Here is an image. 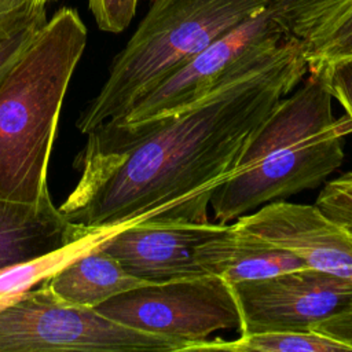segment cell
<instances>
[{"label":"cell","mask_w":352,"mask_h":352,"mask_svg":"<svg viewBox=\"0 0 352 352\" xmlns=\"http://www.w3.org/2000/svg\"><path fill=\"white\" fill-rule=\"evenodd\" d=\"M307 73L304 45L292 37L166 117L100 122L85 133L74 160L78 180L59 210L84 228L146 219L209 221L213 190Z\"/></svg>","instance_id":"cell-1"},{"label":"cell","mask_w":352,"mask_h":352,"mask_svg":"<svg viewBox=\"0 0 352 352\" xmlns=\"http://www.w3.org/2000/svg\"><path fill=\"white\" fill-rule=\"evenodd\" d=\"M282 98L243 151L234 173L209 199L219 223L326 182L344 161V140L352 133L346 114L336 118L333 96L320 72Z\"/></svg>","instance_id":"cell-2"},{"label":"cell","mask_w":352,"mask_h":352,"mask_svg":"<svg viewBox=\"0 0 352 352\" xmlns=\"http://www.w3.org/2000/svg\"><path fill=\"white\" fill-rule=\"evenodd\" d=\"M87 38L78 12L58 10L0 82V199L51 198L47 175L58 120Z\"/></svg>","instance_id":"cell-3"},{"label":"cell","mask_w":352,"mask_h":352,"mask_svg":"<svg viewBox=\"0 0 352 352\" xmlns=\"http://www.w3.org/2000/svg\"><path fill=\"white\" fill-rule=\"evenodd\" d=\"M270 0H153L124 50L114 58L100 91L76 120L85 135L120 118L143 95Z\"/></svg>","instance_id":"cell-4"},{"label":"cell","mask_w":352,"mask_h":352,"mask_svg":"<svg viewBox=\"0 0 352 352\" xmlns=\"http://www.w3.org/2000/svg\"><path fill=\"white\" fill-rule=\"evenodd\" d=\"M182 352L184 345L58 301L40 283L0 309V352Z\"/></svg>","instance_id":"cell-5"},{"label":"cell","mask_w":352,"mask_h":352,"mask_svg":"<svg viewBox=\"0 0 352 352\" xmlns=\"http://www.w3.org/2000/svg\"><path fill=\"white\" fill-rule=\"evenodd\" d=\"M301 3L270 0L261 11L219 37L114 120L131 125L143 124L195 102L241 66L296 37L293 22Z\"/></svg>","instance_id":"cell-6"},{"label":"cell","mask_w":352,"mask_h":352,"mask_svg":"<svg viewBox=\"0 0 352 352\" xmlns=\"http://www.w3.org/2000/svg\"><path fill=\"white\" fill-rule=\"evenodd\" d=\"M95 309L124 326L177 341L183 352L219 330L241 326L231 285L209 274L138 286Z\"/></svg>","instance_id":"cell-7"},{"label":"cell","mask_w":352,"mask_h":352,"mask_svg":"<svg viewBox=\"0 0 352 352\" xmlns=\"http://www.w3.org/2000/svg\"><path fill=\"white\" fill-rule=\"evenodd\" d=\"M241 334L312 331L352 301V280L311 267L231 285Z\"/></svg>","instance_id":"cell-8"},{"label":"cell","mask_w":352,"mask_h":352,"mask_svg":"<svg viewBox=\"0 0 352 352\" xmlns=\"http://www.w3.org/2000/svg\"><path fill=\"white\" fill-rule=\"evenodd\" d=\"M227 224L146 219L125 226L100 248L132 276L162 283L206 275L194 258L201 242L220 234Z\"/></svg>","instance_id":"cell-9"},{"label":"cell","mask_w":352,"mask_h":352,"mask_svg":"<svg viewBox=\"0 0 352 352\" xmlns=\"http://www.w3.org/2000/svg\"><path fill=\"white\" fill-rule=\"evenodd\" d=\"M234 224L294 253L311 268L352 280V235L316 205L276 199Z\"/></svg>","instance_id":"cell-10"},{"label":"cell","mask_w":352,"mask_h":352,"mask_svg":"<svg viewBox=\"0 0 352 352\" xmlns=\"http://www.w3.org/2000/svg\"><path fill=\"white\" fill-rule=\"evenodd\" d=\"M194 258L205 274L220 276L230 285L308 267L294 253L235 224H227L220 234L197 245Z\"/></svg>","instance_id":"cell-11"},{"label":"cell","mask_w":352,"mask_h":352,"mask_svg":"<svg viewBox=\"0 0 352 352\" xmlns=\"http://www.w3.org/2000/svg\"><path fill=\"white\" fill-rule=\"evenodd\" d=\"M88 230L70 223L51 198L41 204L0 199V270L55 250Z\"/></svg>","instance_id":"cell-12"},{"label":"cell","mask_w":352,"mask_h":352,"mask_svg":"<svg viewBox=\"0 0 352 352\" xmlns=\"http://www.w3.org/2000/svg\"><path fill=\"white\" fill-rule=\"evenodd\" d=\"M60 302L96 308L106 300L147 282L128 274L100 245L76 257L41 282Z\"/></svg>","instance_id":"cell-13"},{"label":"cell","mask_w":352,"mask_h":352,"mask_svg":"<svg viewBox=\"0 0 352 352\" xmlns=\"http://www.w3.org/2000/svg\"><path fill=\"white\" fill-rule=\"evenodd\" d=\"M293 34L304 45L308 72L352 56V0H305Z\"/></svg>","instance_id":"cell-14"},{"label":"cell","mask_w":352,"mask_h":352,"mask_svg":"<svg viewBox=\"0 0 352 352\" xmlns=\"http://www.w3.org/2000/svg\"><path fill=\"white\" fill-rule=\"evenodd\" d=\"M136 223V221H132ZM91 228L80 238L43 256L21 261L0 270V309L58 272L76 257L102 245L128 224Z\"/></svg>","instance_id":"cell-15"},{"label":"cell","mask_w":352,"mask_h":352,"mask_svg":"<svg viewBox=\"0 0 352 352\" xmlns=\"http://www.w3.org/2000/svg\"><path fill=\"white\" fill-rule=\"evenodd\" d=\"M188 351L230 352H336L351 348L316 331H257L241 334L236 340H205Z\"/></svg>","instance_id":"cell-16"},{"label":"cell","mask_w":352,"mask_h":352,"mask_svg":"<svg viewBox=\"0 0 352 352\" xmlns=\"http://www.w3.org/2000/svg\"><path fill=\"white\" fill-rule=\"evenodd\" d=\"M45 22V6L22 7L0 15V82Z\"/></svg>","instance_id":"cell-17"},{"label":"cell","mask_w":352,"mask_h":352,"mask_svg":"<svg viewBox=\"0 0 352 352\" xmlns=\"http://www.w3.org/2000/svg\"><path fill=\"white\" fill-rule=\"evenodd\" d=\"M315 205L352 235V170L326 182Z\"/></svg>","instance_id":"cell-18"},{"label":"cell","mask_w":352,"mask_h":352,"mask_svg":"<svg viewBox=\"0 0 352 352\" xmlns=\"http://www.w3.org/2000/svg\"><path fill=\"white\" fill-rule=\"evenodd\" d=\"M138 0H88L89 10L99 29L121 33L135 16Z\"/></svg>","instance_id":"cell-19"},{"label":"cell","mask_w":352,"mask_h":352,"mask_svg":"<svg viewBox=\"0 0 352 352\" xmlns=\"http://www.w3.org/2000/svg\"><path fill=\"white\" fill-rule=\"evenodd\" d=\"M315 72L323 74L333 99L338 100L352 121V56L326 63Z\"/></svg>","instance_id":"cell-20"},{"label":"cell","mask_w":352,"mask_h":352,"mask_svg":"<svg viewBox=\"0 0 352 352\" xmlns=\"http://www.w3.org/2000/svg\"><path fill=\"white\" fill-rule=\"evenodd\" d=\"M312 330L348 345L352 351V301L340 312L316 323Z\"/></svg>","instance_id":"cell-21"},{"label":"cell","mask_w":352,"mask_h":352,"mask_svg":"<svg viewBox=\"0 0 352 352\" xmlns=\"http://www.w3.org/2000/svg\"><path fill=\"white\" fill-rule=\"evenodd\" d=\"M52 0H0V15L30 6H47Z\"/></svg>","instance_id":"cell-22"}]
</instances>
